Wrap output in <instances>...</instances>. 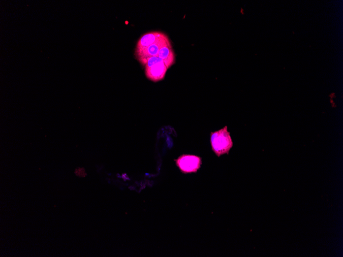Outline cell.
I'll return each mask as SVG.
<instances>
[{
    "label": "cell",
    "instance_id": "cell-7",
    "mask_svg": "<svg viewBox=\"0 0 343 257\" xmlns=\"http://www.w3.org/2000/svg\"><path fill=\"white\" fill-rule=\"evenodd\" d=\"M163 62H164L159 57H151L147 60L144 66L145 69L150 68L157 63Z\"/></svg>",
    "mask_w": 343,
    "mask_h": 257
},
{
    "label": "cell",
    "instance_id": "cell-3",
    "mask_svg": "<svg viewBox=\"0 0 343 257\" xmlns=\"http://www.w3.org/2000/svg\"><path fill=\"white\" fill-rule=\"evenodd\" d=\"M174 161L177 167L184 174L197 173L202 165L201 157L189 154H183Z\"/></svg>",
    "mask_w": 343,
    "mask_h": 257
},
{
    "label": "cell",
    "instance_id": "cell-1",
    "mask_svg": "<svg viewBox=\"0 0 343 257\" xmlns=\"http://www.w3.org/2000/svg\"><path fill=\"white\" fill-rule=\"evenodd\" d=\"M212 149L217 157L228 154L233 146V141L227 126L211 133Z\"/></svg>",
    "mask_w": 343,
    "mask_h": 257
},
{
    "label": "cell",
    "instance_id": "cell-5",
    "mask_svg": "<svg viewBox=\"0 0 343 257\" xmlns=\"http://www.w3.org/2000/svg\"><path fill=\"white\" fill-rule=\"evenodd\" d=\"M168 69L164 62L145 69V74L149 80L157 82L164 79Z\"/></svg>",
    "mask_w": 343,
    "mask_h": 257
},
{
    "label": "cell",
    "instance_id": "cell-6",
    "mask_svg": "<svg viewBox=\"0 0 343 257\" xmlns=\"http://www.w3.org/2000/svg\"><path fill=\"white\" fill-rule=\"evenodd\" d=\"M159 57L163 61L168 69L175 63L176 57L172 47L162 48L160 51Z\"/></svg>",
    "mask_w": 343,
    "mask_h": 257
},
{
    "label": "cell",
    "instance_id": "cell-4",
    "mask_svg": "<svg viewBox=\"0 0 343 257\" xmlns=\"http://www.w3.org/2000/svg\"><path fill=\"white\" fill-rule=\"evenodd\" d=\"M167 36L161 31H152L142 35L139 39L135 51L143 49Z\"/></svg>",
    "mask_w": 343,
    "mask_h": 257
},
{
    "label": "cell",
    "instance_id": "cell-2",
    "mask_svg": "<svg viewBox=\"0 0 343 257\" xmlns=\"http://www.w3.org/2000/svg\"><path fill=\"white\" fill-rule=\"evenodd\" d=\"M172 47L169 37L161 39L150 46L138 51H135L137 59L142 65L145 66L148 59L152 57H159L160 50L164 47Z\"/></svg>",
    "mask_w": 343,
    "mask_h": 257
}]
</instances>
